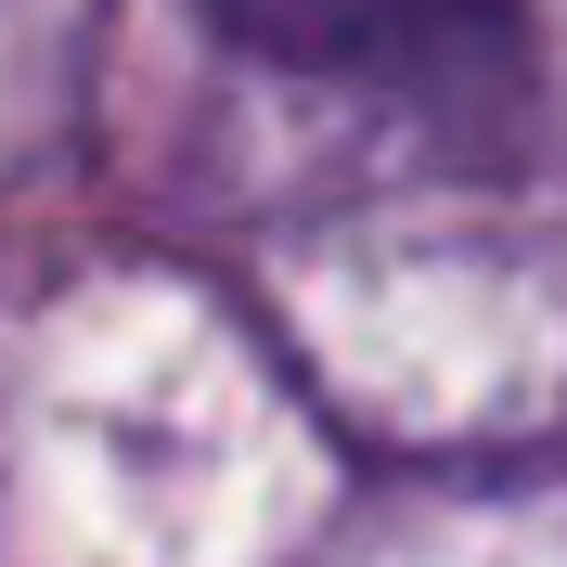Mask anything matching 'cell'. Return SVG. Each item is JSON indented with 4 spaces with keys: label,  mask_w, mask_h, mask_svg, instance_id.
Returning a JSON list of instances; mask_svg holds the SVG:
<instances>
[{
    "label": "cell",
    "mask_w": 567,
    "mask_h": 567,
    "mask_svg": "<svg viewBox=\"0 0 567 567\" xmlns=\"http://www.w3.org/2000/svg\"><path fill=\"white\" fill-rule=\"evenodd\" d=\"M207 13L271 65L400 91L439 116H491L516 91V0H207Z\"/></svg>",
    "instance_id": "6da1fadb"
}]
</instances>
